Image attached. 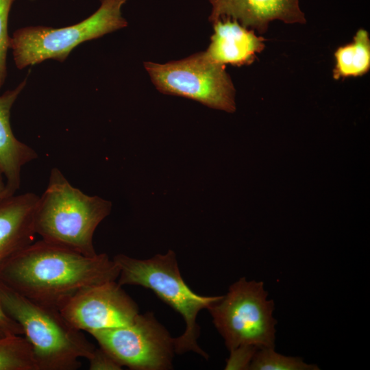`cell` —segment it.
<instances>
[{
	"mask_svg": "<svg viewBox=\"0 0 370 370\" xmlns=\"http://www.w3.org/2000/svg\"><path fill=\"white\" fill-rule=\"evenodd\" d=\"M119 269L106 254L87 256L40 240L0 269V281L39 304L60 309L88 286L116 280Z\"/></svg>",
	"mask_w": 370,
	"mask_h": 370,
	"instance_id": "cell-1",
	"label": "cell"
},
{
	"mask_svg": "<svg viewBox=\"0 0 370 370\" xmlns=\"http://www.w3.org/2000/svg\"><path fill=\"white\" fill-rule=\"evenodd\" d=\"M0 304L19 324L29 343L38 370H75L95 347L73 328L58 309L36 302L0 281Z\"/></svg>",
	"mask_w": 370,
	"mask_h": 370,
	"instance_id": "cell-2",
	"label": "cell"
},
{
	"mask_svg": "<svg viewBox=\"0 0 370 370\" xmlns=\"http://www.w3.org/2000/svg\"><path fill=\"white\" fill-rule=\"evenodd\" d=\"M111 208L110 201L84 193L53 168L45 192L39 196L36 233L46 242L94 256L97 254L92 242L95 231Z\"/></svg>",
	"mask_w": 370,
	"mask_h": 370,
	"instance_id": "cell-3",
	"label": "cell"
},
{
	"mask_svg": "<svg viewBox=\"0 0 370 370\" xmlns=\"http://www.w3.org/2000/svg\"><path fill=\"white\" fill-rule=\"evenodd\" d=\"M113 260L119 269L118 283L140 286L153 291L158 297L181 314L185 322L182 335L174 338L175 352H193L208 358V355L199 345V312L219 301L222 296H203L194 293L185 283L178 267L175 254L169 250L148 259H137L118 254Z\"/></svg>",
	"mask_w": 370,
	"mask_h": 370,
	"instance_id": "cell-4",
	"label": "cell"
},
{
	"mask_svg": "<svg viewBox=\"0 0 370 370\" xmlns=\"http://www.w3.org/2000/svg\"><path fill=\"white\" fill-rule=\"evenodd\" d=\"M127 1L101 0L92 15L67 27L37 25L16 29L10 47L16 66L23 69L47 60L62 62L79 45L126 27L121 8Z\"/></svg>",
	"mask_w": 370,
	"mask_h": 370,
	"instance_id": "cell-5",
	"label": "cell"
},
{
	"mask_svg": "<svg viewBox=\"0 0 370 370\" xmlns=\"http://www.w3.org/2000/svg\"><path fill=\"white\" fill-rule=\"evenodd\" d=\"M267 295L262 282L242 278L208 308L230 352L246 345L275 348L274 302Z\"/></svg>",
	"mask_w": 370,
	"mask_h": 370,
	"instance_id": "cell-6",
	"label": "cell"
},
{
	"mask_svg": "<svg viewBox=\"0 0 370 370\" xmlns=\"http://www.w3.org/2000/svg\"><path fill=\"white\" fill-rule=\"evenodd\" d=\"M157 89L197 101L208 107L234 112L235 89L225 65L210 62L204 52L166 64L145 62Z\"/></svg>",
	"mask_w": 370,
	"mask_h": 370,
	"instance_id": "cell-7",
	"label": "cell"
},
{
	"mask_svg": "<svg viewBox=\"0 0 370 370\" xmlns=\"http://www.w3.org/2000/svg\"><path fill=\"white\" fill-rule=\"evenodd\" d=\"M99 347L122 367L134 370L172 367L174 338L152 312L140 314L130 323L90 333Z\"/></svg>",
	"mask_w": 370,
	"mask_h": 370,
	"instance_id": "cell-8",
	"label": "cell"
},
{
	"mask_svg": "<svg viewBox=\"0 0 370 370\" xmlns=\"http://www.w3.org/2000/svg\"><path fill=\"white\" fill-rule=\"evenodd\" d=\"M60 311L73 328L88 333L126 325L139 313L136 303L116 280L81 290Z\"/></svg>",
	"mask_w": 370,
	"mask_h": 370,
	"instance_id": "cell-9",
	"label": "cell"
},
{
	"mask_svg": "<svg viewBox=\"0 0 370 370\" xmlns=\"http://www.w3.org/2000/svg\"><path fill=\"white\" fill-rule=\"evenodd\" d=\"M212 23L221 18L240 21L245 27H251L264 33L270 22L280 20L288 24L305 23L304 14L299 0H209Z\"/></svg>",
	"mask_w": 370,
	"mask_h": 370,
	"instance_id": "cell-10",
	"label": "cell"
},
{
	"mask_svg": "<svg viewBox=\"0 0 370 370\" xmlns=\"http://www.w3.org/2000/svg\"><path fill=\"white\" fill-rule=\"evenodd\" d=\"M39 196L13 195L0 203V269L16 254L33 243Z\"/></svg>",
	"mask_w": 370,
	"mask_h": 370,
	"instance_id": "cell-11",
	"label": "cell"
},
{
	"mask_svg": "<svg viewBox=\"0 0 370 370\" xmlns=\"http://www.w3.org/2000/svg\"><path fill=\"white\" fill-rule=\"evenodd\" d=\"M214 34L211 42L204 52L212 62L241 66L249 65L256 59V53L265 47L264 39L253 30L240 25L238 21L229 18L213 23Z\"/></svg>",
	"mask_w": 370,
	"mask_h": 370,
	"instance_id": "cell-12",
	"label": "cell"
},
{
	"mask_svg": "<svg viewBox=\"0 0 370 370\" xmlns=\"http://www.w3.org/2000/svg\"><path fill=\"white\" fill-rule=\"evenodd\" d=\"M26 82L25 78L15 88L0 95V168L10 195H14L20 187L23 166L38 157L32 147L15 137L10 124L12 107Z\"/></svg>",
	"mask_w": 370,
	"mask_h": 370,
	"instance_id": "cell-13",
	"label": "cell"
},
{
	"mask_svg": "<svg viewBox=\"0 0 370 370\" xmlns=\"http://www.w3.org/2000/svg\"><path fill=\"white\" fill-rule=\"evenodd\" d=\"M334 56V79L362 76L367 73L370 69V40L368 32L364 29H358L353 41L339 47Z\"/></svg>",
	"mask_w": 370,
	"mask_h": 370,
	"instance_id": "cell-14",
	"label": "cell"
},
{
	"mask_svg": "<svg viewBox=\"0 0 370 370\" xmlns=\"http://www.w3.org/2000/svg\"><path fill=\"white\" fill-rule=\"evenodd\" d=\"M0 370H38L32 347L25 337L0 338Z\"/></svg>",
	"mask_w": 370,
	"mask_h": 370,
	"instance_id": "cell-15",
	"label": "cell"
},
{
	"mask_svg": "<svg viewBox=\"0 0 370 370\" xmlns=\"http://www.w3.org/2000/svg\"><path fill=\"white\" fill-rule=\"evenodd\" d=\"M251 370H317L314 365L304 362L299 357L285 356L274 348H258L249 367Z\"/></svg>",
	"mask_w": 370,
	"mask_h": 370,
	"instance_id": "cell-16",
	"label": "cell"
},
{
	"mask_svg": "<svg viewBox=\"0 0 370 370\" xmlns=\"http://www.w3.org/2000/svg\"><path fill=\"white\" fill-rule=\"evenodd\" d=\"M15 0H0V90L7 76L6 59L10 47L8 34V18Z\"/></svg>",
	"mask_w": 370,
	"mask_h": 370,
	"instance_id": "cell-17",
	"label": "cell"
},
{
	"mask_svg": "<svg viewBox=\"0 0 370 370\" xmlns=\"http://www.w3.org/2000/svg\"><path fill=\"white\" fill-rule=\"evenodd\" d=\"M258 347L253 345L238 347L230 351L225 369H249L252 358Z\"/></svg>",
	"mask_w": 370,
	"mask_h": 370,
	"instance_id": "cell-18",
	"label": "cell"
},
{
	"mask_svg": "<svg viewBox=\"0 0 370 370\" xmlns=\"http://www.w3.org/2000/svg\"><path fill=\"white\" fill-rule=\"evenodd\" d=\"M87 360L89 361L90 370H119L123 367L100 347H95L92 355Z\"/></svg>",
	"mask_w": 370,
	"mask_h": 370,
	"instance_id": "cell-19",
	"label": "cell"
},
{
	"mask_svg": "<svg viewBox=\"0 0 370 370\" xmlns=\"http://www.w3.org/2000/svg\"><path fill=\"white\" fill-rule=\"evenodd\" d=\"M0 331L5 336L22 335L23 332L18 323L10 317L0 304Z\"/></svg>",
	"mask_w": 370,
	"mask_h": 370,
	"instance_id": "cell-20",
	"label": "cell"
},
{
	"mask_svg": "<svg viewBox=\"0 0 370 370\" xmlns=\"http://www.w3.org/2000/svg\"><path fill=\"white\" fill-rule=\"evenodd\" d=\"M10 196L4 174L0 168V203Z\"/></svg>",
	"mask_w": 370,
	"mask_h": 370,
	"instance_id": "cell-21",
	"label": "cell"
},
{
	"mask_svg": "<svg viewBox=\"0 0 370 370\" xmlns=\"http://www.w3.org/2000/svg\"><path fill=\"white\" fill-rule=\"evenodd\" d=\"M5 336L1 331H0V338Z\"/></svg>",
	"mask_w": 370,
	"mask_h": 370,
	"instance_id": "cell-22",
	"label": "cell"
}]
</instances>
